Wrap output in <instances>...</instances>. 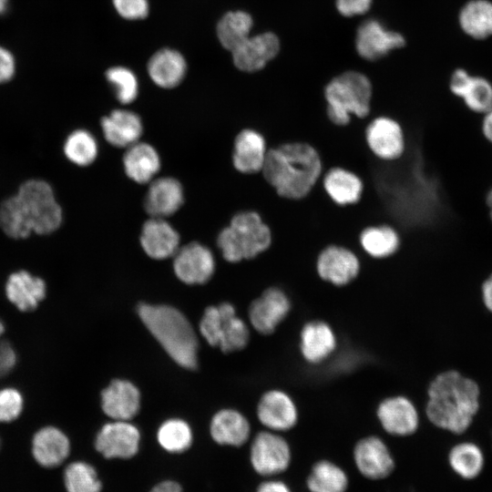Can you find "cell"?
I'll return each mask as SVG.
<instances>
[{
	"label": "cell",
	"mask_w": 492,
	"mask_h": 492,
	"mask_svg": "<svg viewBox=\"0 0 492 492\" xmlns=\"http://www.w3.org/2000/svg\"><path fill=\"white\" fill-rule=\"evenodd\" d=\"M425 414L437 428L460 436L472 426L480 410V386L457 370L438 374L427 389Z\"/></svg>",
	"instance_id": "cell-1"
},
{
	"label": "cell",
	"mask_w": 492,
	"mask_h": 492,
	"mask_svg": "<svg viewBox=\"0 0 492 492\" xmlns=\"http://www.w3.org/2000/svg\"><path fill=\"white\" fill-rule=\"evenodd\" d=\"M263 179L282 198L306 197L323 175L318 151L305 142H286L268 149L261 169Z\"/></svg>",
	"instance_id": "cell-2"
},
{
	"label": "cell",
	"mask_w": 492,
	"mask_h": 492,
	"mask_svg": "<svg viewBox=\"0 0 492 492\" xmlns=\"http://www.w3.org/2000/svg\"><path fill=\"white\" fill-rule=\"evenodd\" d=\"M61 221V208L51 187L43 180L25 182L15 196L0 205V227L12 238L50 233Z\"/></svg>",
	"instance_id": "cell-3"
},
{
	"label": "cell",
	"mask_w": 492,
	"mask_h": 492,
	"mask_svg": "<svg viewBox=\"0 0 492 492\" xmlns=\"http://www.w3.org/2000/svg\"><path fill=\"white\" fill-rule=\"evenodd\" d=\"M138 314L178 364L187 369L197 367L198 340L183 313L168 305L139 303Z\"/></svg>",
	"instance_id": "cell-4"
},
{
	"label": "cell",
	"mask_w": 492,
	"mask_h": 492,
	"mask_svg": "<svg viewBox=\"0 0 492 492\" xmlns=\"http://www.w3.org/2000/svg\"><path fill=\"white\" fill-rule=\"evenodd\" d=\"M328 119L345 126L351 118H365L371 112L374 87L370 78L358 71H345L333 78L323 90Z\"/></svg>",
	"instance_id": "cell-5"
},
{
	"label": "cell",
	"mask_w": 492,
	"mask_h": 492,
	"mask_svg": "<svg viewBox=\"0 0 492 492\" xmlns=\"http://www.w3.org/2000/svg\"><path fill=\"white\" fill-rule=\"evenodd\" d=\"M217 244L230 262L250 260L268 251L272 244L269 225L256 210L236 213L219 233Z\"/></svg>",
	"instance_id": "cell-6"
},
{
	"label": "cell",
	"mask_w": 492,
	"mask_h": 492,
	"mask_svg": "<svg viewBox=\"0 0 492 492\" xmlns=\"http://www.w3.org/2000/svg\"><path fill=\"white\" fill-rule=\"evenodd\" d=\"M200 332L212 346L223 353L244 348L249 340L246 323L236 314L235 308L229 302L206 308L200 323Z\"/></svg>",
	"instance_id": "cell-7"
},
{
	"label": "cell",
	"mask_w": 492,
	"mask_h": 492,
	"mask_svg": "<svg viewBox=\"0 0 492 492\" xmlns=\"http://www.w3.org/2000/svg\"><path fill=\"white\" fill-rule=\"evenodd\" d=\"M315 271L324 282L343 286L357 278L361 271V261L349 248L329 244L318 253Z\"/></svg>",
	"instance_id": "cell-8"
},
{
	"label": "cell",
	"mask_w": 492,
	"mask_h": 492,
	"mask_svg": "<svg viewBox=\"0 0 492 492\" xmlns=\"http://www.w3.org/2000/svg\"><path fill=\"white\" fill-rule=\"evenodd\" d=\"M290 462V446L281 436L263 431L255 436L251 446V463L258 474L278 475L288 468Z\"/></svg>",
	"instance_id": "cell-9"
},
{
	"label": "cell",
	"mask_w": 492,
	"mask_h": 492,
	"mask_svg": "<svg viewBox=\"0 0 492 492\" xmlns=\"http://www.w3.org/2000/svg\"><path fill=\"white\" fill-rule=\"evenodd\" d=\"M364 137L368 149L379 159L393 161L404 154L405 140L403 128L390 117L373 118L366 126Z\"/></svg>",
	"instance_id": "cell-10"
},
{
	"label": "cell",
	"mask_w": 492,
	"mask_h": 492,
	"mask_svg": "<svg viewBox=\"0 0 492 492\" xmlns=\"http://www.w3.org/2000/svg\"><path fill=\"white\" fill-rule=\"evenodd\" d=\"M448 89L475 113L485 114L492 108V82L484 76L456 67L450 74Z\"/></svg>",
	"instance_id": "cell-11"
},
{
	"label": "cell",
	"mask_w": 492,
	"mask_h": 492,
	"mask_svg": "<svg viewBox=\"0 0 492 492\" xmlns=\"http://www.w3.org/2000/svg\"><path fill=\"white\" fill-rule=\"evenodd\" d=\"M176 276L187 284H202L208 282L215 270L212 252L206 246L193 241L179 247L173 255Z\"/></svg>",
	"instance_id": "cell-12"
},
{
	"label": "cell",
	"mask_w": 492,
	"mask_h": 492,
	"mask_svg": "<svg viewBox=\"0 0 492 492\" xmlns=\"http://www.w3.org/2000/svg\"><path fill=\"white\" fill-rule=\"evenodd\" d=\"M138 429L127 421L106 424L97 433L95 446L106 458H130L138 450Z\"/></svg>",
	"instance_id": "cell-13"
},
{
	"label": "cell",
	"mask_w": 492,
	"mask_h": 492,
	"mask_svg": "<svg viewBox=\"0 0 492 492\" xmlns=\"http://www.w3.org/2000/svg\"><path fill=\"white\" fill-rule=\"evenodd\" d=\"M291 308L289 298L277 287L265 290L249 307V319L255 330L262 334L274 332Z\"/></svg>",
	"instance_id": "cell-14"
},
{
	"label": "cell",
	"mask_w": 492,
	"mask_h": 492,
	"mask_svg": "<svg viewBox=\"0 0 492 492\" xmlns=\"http://www.w3.org/2000/svg\"><path fill=\"white\" fill-rule=\"evenodd\" d=\"M405 44L401 34L385 29L374 19L364 22L356 34V50L364 59L370 61L377 60Z\"/></svg>",
	"instance_id": "cell-15"
},
{
	"label": "cell",
	"mask_w": 492,
	"mask_h": 492,
	"mask_svg": "<svg viewBox=\"0 0 492 492\" xmlns=\"http://www.w3.org/2000/svg\"><path fill=\"white\" fill-rule=\"evenodd\" d=\"M354 459L359 472L369 479L384 478L395 467L387 446L381 438L374 436L364 437L355 445Z\"/></svg>",
	"instance_id": "cell-16"
},
{
	"label": "cell",
	"mask_w": 492,
	"mask_h": 492,
	"mask_svg": "<svg viewBox=\"0 0 492 492\" xmlns=\"http://www.w3.org/2000/svg\"><path fill=\"white\" fill-rule=\"evenodd\" d=\"M377 417L384 431L395 436L412 435L419 425L416 407L411 400L402 395L383 400L377 408Z\"/></svg>",
	"instance_id": "cell-17"
},
{
	"label": "cell",
	"mask_w": 492,
	"mask_h": 492,
	"mask_svg": "<svg viewBox=\"0 0 492 492\" xmlns=\"http://www.w3.org/2000/svg\"><path fill=\"white\" fill-rule=\"evenodd\" d=\"M268 144L264 135L254 128H244L238 133L233 145L232 162L241 173L255 175L261 172Z\"/></svg>",
	"instance_id": "cell-18"
},
{
	"label": "cell",
	"mask_w": 492,
	"mask_h": 492,
	"mask_svg": "<svg viewBox=\"0 0 492 492\" xmlns=\"http://www.w3.org/2000/svg\"><path fill=\"white\" fill-rule=\"evenodd\" d=\"M278 36L271 32L249 36L231 51L235 66L245 72L262 69L279 52Z\"/></svg>",
	"instance_id": "cell-19"
},
{
	"label": "cell",
	"mask_w": 492,
	"mask_h": 492,
	"mask_svg": "<svg viewBox=\"0 0 492 492\" xmlns=\"http://www.w3.org/2000/svg\"><path fill=\"white\" fill-rule=\"evenodd\" d=\"M260 422L272 431H287L298 420L297 407L289 395L280 390L266 392L257 406Z\"/></svg>",
	"instance_id": "cell-20"
},
{
	"label": "cell",
	"mask_w": 492,
	"mask_h": 492,
	"mask_svg": "<svg viewBox=\"0 0 492 492\" xmlns=\"http://www.w3.org/2000/svg\"><path fill=\"white\" fill-rule=\"evenodd\" d=\"M183 201L180 182L172 177H161L149 182L144 207L150 217L165 219L178 211Z\"/></svg>",
	"instance_id": "cell-21"
},
{
	"label": "cell",
	"mask_w": 492,
	"mask_h": 492,
	"mask_svg": "<svg viewBox=\"0 0 492 492\" xmlns=\"http://www.w3.org/2000/svg\"><path fill=\"white\" fill-rule=\"evenodd\" d=\"M140 244L148 256L163 260L179 250V235L165 219L150 217L142 226Z\"/></svg>",
	"instance_id": "cell-22"
},
{
	"label": "cell",
	"mask_w": 492,
	"mask_h": 492,
	"mask_svg": "<svg viewBox=\"0 0 492 492\" xmlns=\"http://www.w3.org/2000/svg\"><path fill=\"white\" fill-rule=\"evenodd\" d=\"M104 413L117 421H128L139 410L140 395L138 388L127 380H113L101 393Z\"/></svg>",
	"instance_id": "cell-23"
},
{
	"label": "cell",
	"mask_w": 492,
	"mask_h": 492,
	"mask_svg": "<svg viewBox=\"0 0 492 492\" xmlns=\"http://www.w3.org/2000/svg\"><path fill=\"white\" fill-rule=\"evenodd\" d=\"M450 470L459 479L471 482L478 479L487 466L482 446L473 440H461L451 446L447 453Z\"/></svg>",
	"instance_id": "cell-24"
},
{
	"label": "cell",
	"mask_w": 492,
	"mask_h": 492,
	"mask_svg": "<svg viewBox=\"0 0 492 492\" xmlns=\"http://www.w3.org/2000/svg\"><path fill=\"white\" fill-rule=\"evenodd\" d=\"M106 140L117 148H128L137 143L143 132L140 117L127 109L113 110L101 120Z\"/></svg>",
	"instance_id": "cell-25"
},
{
	"label": "cell",
	"mask_w": 492,
	"mask_h": 492,
	"mask_svg": "<svg viewBox=\"0 0 492 492\" xmlns=\"http://www.w3.org/2000/svg\"><path fill=\"white\" fill-rule=\"evenodd\" d=\"M320 180L328 197L338 206L353 205L361 200L363 180L349 169L331 168L322 175Z\"/></svg>",
	"instance_id": "cell-26"
},
{
	"label": "cell",
	"mask_w": 492,
	"mask_h": 492,
	"mask_svg": "<svg viewBox=\"0 0 492 492\" xmlns=\"http://www.w3.org/2000/svg\"><path fill=\"white\" fill-rule=\"evenodd\" d=\"M336 337L331 326L323 321H311L300 333V350L310 364H319L335 350Z\"/></svg>",
	"instance_id": "cell-27"
},
{
	"label": "cell",
	"mask_w": 492,
	"mask_h": 492,
	"mask_svg": "<svg viewBox=\"0 0 492 492\" xmlns=\"http://www.w3.org/2000/svg\"><path fill=\"white\" fill-rule=\"evenodd\" d=\"M70 443L58 428L46 426L38 430L33 437L32 453L36 461L46 467L62 464L69 455Z\"/></svg>",
	"instance_id": "cell-28"
},
{
	"label": "cell",
	"mask_w": 492,
	"mask_h": 492,
	"mask_svg": "<svg viewBox=\"0 0 492 492\" xmlns=\"http://www.w3.org/2000/svg\"><path fill=\"white\" fill-rule=\"evenodd\" d=\"M46 283L26 271L11 274L5 285L8 300L22 312L35 310L46 296Z\"/></svg>",
	"instance_id": "cell-29"
},
{
	"label": "cell",
	"mask_w": 492,
	"mask_h": 492,
	"mask_svg": "<svg viewBox=\"0 0 492 492\" xmlns=\"http://www.w3.org/2000/svg\"><path fill=\"white\" fill-rule=\"evenodd\" d=\"M160 158L155 148L145 142H137L123 156L127 176L139 184L149 183L160 169Z\"/></svg>",
	"instance_id": "cell-30"
},
{
	"label": "cell",
	"mask_w": 492,
	"mask_h": 492,
	"mask_svg": "<svg viewBox=\"0 0 492 492\" xmlns=\"http://www.w3.org/2000/svg\"><path fill=\"white\" fill-rule=\"evenodd\" d=\"M457 21L461 31L474 40L492 37V1H466L459 9Z\"/></svg>",
	"instance_id": "cell-31"
},
{
	"label": "cell",
	"mask_w": 492,
	"mask_h": 492,
	"mask_svg": "<svg viewBox=\"0 0 492 492\" xmlns=\"http://www.w3.org/2000/svg\"><path fill=\"white\" fill-rule=\"evenodd\" d=\"M358 241L364 253L374 260H384L394 256L401 245L398 231L386 223L364 228Z\"/></svg>",
	"instance_id": "cell-32"
},
{
	"label": "cell",
	"mask_w": 492,
	"mask_h": 492,
	"mask_svg": "<svg viewBox=\"0 0 492 492\" xmlns=\"http://www.w3.org/2000/svg\"><path fill=\"white\" fill-rule=\"evenodd\" d=\"M186 68L187 65L182 55L168 48L155 53L148 64L150 78L163 88L177 87L182 81Z\"/></svg>",
	"instance_id": "cell-33"
},
{
	"label": "cell",
	"mask_w": 492,
	"mask_h": 492,
	"mask_svg": "<svg viewBox=\"0 0 492 492\" xmlns=\"http://www.w3.org/2000/svg\"><path fill=\"white\" fill-rule=\"evenodd\" d=\"M210 435L218 444L241 446L250 436V424L238 411L223 409L213 416Z\"/></svg>",
	"instance_id": "cell-34"
},
{
	"label": "cell",
	"mask_w": 492,
	"mask_h": 492,
	"mask_svg": "<svg viewBox=\"0 0 492 492\" xmlns=\"http://www.w3.org/2000/svg\"><path fill=\"white\" fill-rule=\"evenodd\" d=\"M306 484L311 492H345L348 477L339 466L321 460L313 466Z\"/></svg>",
	"instance_id": "cell-35"
},
{
	"label": "cell",
	"mask_w": 492,
	"mask_h": 492,
	"mask_svg": "<svg viewBox=\"0 0 492 492\" xmlns=\"http://www.w3.org/2000/svg\"><path fill=\"white\" fill-rule=\"evenodd\" d=\"M251 26L252 18L248 13L228 12L218 23V38L224 48L232 51L250 36Z\"/></svg>",
	"instance_id": "cell-36"
},
{
	"label": "cell",
	"mask_w": 492,
	"mask_h": 492,
	"mask_svg": "<svg viewBox=\"0 0 492 492\" xmlns=\"http://www.w3.org/2000/svg\"><path fill=\"white\" fill-rule=\"evenodd\" d=\"M159 445L168 452L181 453L191 445L192 433L190 425L180 419H169L158 430Z\"/></svg>",
	"instance_id": "cell-37"
},
{
	"label": "cell",
	"mask_w": 492,
	"mask_h": 492,
	"mask_svg": "<svg viewBox=\"0 0 492 492\" xmlns=\"http://www.w3.org/2000/svg\"><path fill=\"white\" fill-rule=\"evenodd\" d=\"M64 151L67 158L73 163L78 166H87L97 158V143L90 132L78 129L68 136Z\"/></svg>",
	"instance_id": "cell-38"
},
{
	"label": "cell",
	"mask_w": 492,
	"mask_h": 492,
	"mask_svg": "<svg viewBox=\"0 0 492 492\" xmlns=\"http://www.w3.org/2000/svg\"><path fill=\"white\" fill-rule=\"evenodd\" d=\"M67 492H100L101 482L92 466L85 462L69 464L64 472Z\"/></svg>",
	"instance_id": "cell-39"
},
{
	"label": "cell",
	"mask_w": 492,
	"mask_h": 492,
	"mask_svg": "<svg viewBox=\"0 0 492 492\" xmlns=\"http://www.w3.org/2000/svg\"><path fill=\"white\" fill-rule=\"evenodd\" d=\"M106 77L114 87L116 97L120 103L129 104L136 99L138 84L133 72L126 67H116L109 68Z\"/></svg>",
	"instance_id": "cell-40"
},
{
	"label": "cell",
	"mask_w": 492,
	"mask_h": 492,
	"mask_svg": "<svg viewBox=\"0 0 492 492\" xmlns=\"http://www.w3.org/2000/svg\"><path fill=\"white\" fill-rule=\"evenodd\" d=\"M23 396L15 388L0 389V422L16 419L23 410Z\"/></svg>",
	"instance_id": "cell-41"
},
{
	"label": "cell",
	"mask_w": 492,
	"mask_h": 492,
	"mask_svg": "<svg viewBox=\"0 0 492 492\" xmlns=\"http://www.w3.org/2000/svg\"><path fill=\"white\" fill-rule=\"evenodd\" d=\"M113 4L118 13L126 19H142L148 15L147 0H113Z\"/></svg>",
	"instance_id": "cell-42"
},
{
	"label": "cell",
	"mask_w": 492,
	"mask_h": 492,
	"mask_svg": "<svg viewBox=\"0 0 492 492\" xmlns=\"http://www.w3.org/2000/svg\"><path fill=\"white\" fill-rule=\"evenodd\" d=\"M371 5L372 0H336L337 10L344 16L364 14Z\"/></svg>",
	"instance_id": "cell-43"
},
{
	"label": "cell",
	"mask_w": 492,
	"mask_h": 492,
	"mask_svg": "<svg viewBox=\"0 0 492 492\" xmlns=\"http://www.w3.org/2000/svg\"><path fill=\"white\" fill-rule=\"evenodd\" d=\"M15 363L16 354L12 345L0 340V378L11 372Z\"/></svg>",
	"instance_id": "cell-44"
},
{
	"label": "cell",
	"mask_w": 492,
	"mask_h": 492,
	"mask_svg": "<svg viewBox=\"0 0 492 492\" xmlns=\"http://www.w3.org/2000/svg\"><path fill=\"white\" fill-rule=\"evenodd\" d=\"M15 72V60L9 51L0 46V83L8 81Z\"/></svg>",
	"instance_id": "cell-45"
},
{
	"label": "cell",
	"mask_w": 492,
	"mask_h": 492,
	"mask_svg": "<svg viewBox=\"0 0 492 492\" xmlns=\"http://www.w3.org/2000/svg\"><path fill=\"white\" fill-rule=\"evenodd\" d=\"M480 293L484 307L492 313V272L482 282Z\"/></svg>",
	"instance_id": "cell-46"
},
{
	"label": "cell",
	"mask_w": 492,
	"mask_h": 492,
	"mask_svg": "<svg viewBox=\"0 0 492 492\" xmlns=\"http://www.w3.org/2000/svg\"><path fill=\"white\" fill-rule=\"evenodd\" d=\"M257 492H292L290 487L283 482L278 480H270L261 483Z\"/></svg>",
	"instance_id": "cell-47"
},
{
	"label": "cell",
	"mask_w": 492,
	"mask_h": 492,
	"mask_svg": "<svg viewBox=\"0 0 492 492\" xmlns=\"http://www.w3.org/2000/svg\"><path fill=\"white\" fill-rule=\"evenodd\" d=\"M481 129L485 138L492 144V108L483 114Z\"/></svg>",
	"instance_id": "cell-48"
},
{
	"label": "cell",
	"mask_w": 492,
	"mask_h": 492,
	"mask_svg": "<svg viewBox=\"0 0 492 492\" xmlns=\"http://www.w3.org/2000/svg\"><path fill=\"white\" fill-rule=\"evenodd\" d=\"M150 492H182V488L179 483L167 480L156 485Z\"/></svg>",
	"instance_id": "cell-49"
},
{
	"label": "cell",
	"mask_w": 492,
	"mask_h": 492,
	"mask_svg": "<svg viewBox=\"0 0 492 492\" xmlns=\"http://www.w3.org/2000/svg\"><path fill=\"white\" fill-rule=\"evenodd\" d=\"M487 205L489 209V217L492 221V188L487 192V198H486Z\"/></svg>",
	"instance_id": "cell-50"
},
{
	"label": "cell",
	"mask_w": 492,
	"mask_h": 492,
	"mask_svg": "<svg viewBox=\"0 0 492 492\" xmlns=\"http://www.w3.org/2000/svg\"><path fill=\"white\" fill-rule=\"evenodd\" d=\"M7 0H0V14L4 13L6 8Z\"/></svg>",
	"instance_id": "cell-51"
},
{
	"label": "cell",
	"mask_w": 492,
	"mask_h": 492,
	"mask_svg": "<svg viewBox=\"0 0 492 492\" xmlns=\"http://www.w3.org/2000/svg\"><path fill=\"white\" fill-rule=\"evenodd\" d=\"M5 332V325L4 323L1 322L0 320V337L2 336V334L4 333Z\"/></svg>",
	"instance_id": "cell-52"
}]
</instances>
